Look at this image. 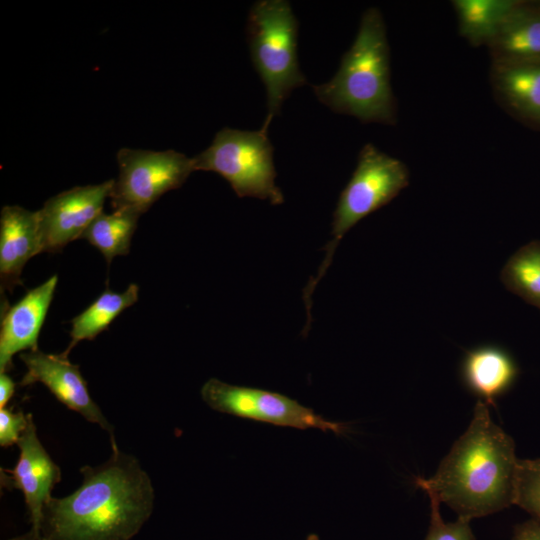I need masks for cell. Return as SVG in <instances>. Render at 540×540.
<instances>
[{"instance_id": "cell-1", "label": "cell", "mask_w": 540, "mask_h": 540, "mask_svg": "<svg viewBox=\"0 0 540 540\" xmlns=\"http://www.w3.org/2000/svg\"><path fill=\"white\" fill-rule=\"evenodd\" d=\"M82 484L44 505L40 533L46 540H130L150 518L151 479L132 455L117 451L105 463L80 469Z\"/></svg>"}, {"instance_id": "cell-2", "label": "cell", "mask_w": 540, "mask_h": 540, "mask_svg": "<svg viewBox=\"0 0 540 540\" xmlns=\"http://www.w3.org/2000/svg\"><path fill=\"white\" fill-rule=\"evenodd\" d=\"M518 460L513 439L478 400L463 435L429 479L416 485L471 521L498 512L514 502Z\"/></svg>"}, {"instance_id": "cell-3", "label": "cell", "mask_w": 540, "mask_h": 540, "mask_svg": "<svg viewBox=\"0 0 540 540\" xmlns=\"http://www.w3.org/2000/svg\"><path fill=\"white\" fill-rule=\"evenodd\" d=\"M313 91L334 112L354 116L363 123H396L390 49L378 8L370 7L363 13L356 38L338 71L328 82L313 86Z\"/></svg>"}, {"instance_id": "cell-4", "label": "cell", "mask_w": 540, "mask_h": 540, "mask_svg": "<svg viewBox=\"0 0 540 540\" xmlns=\"http://www.w3.org/2000/svg\"><path fill=\"white\" fill-rule=\"evenodd\" d=\"M252 63L267 93L268 130L284 100L306 84L297 56L298 21L286 0H259L251 6L246 25Z\"/></svg>"}, {"instance_id": "cell-5", "label": "cell", "mask_w": 540, "mask_h": 540, "mask_svg": "<svg viewBox=\"0 0 540 540\" xmlns=\"http://www.w3.org/2000/svg\"><path fill=\"white\" fill-rule=\"evenodd\" d=\"M409 184L405 163L371 143L359 152L357 166L342 190L333 213L331 239L324 247L325 256L317 274L303 290L307 311L306 326L311 322V296L331 264L333 255L344 235L361 219L388 204Z\"/></svg>"}, {"instance_id": "cell-6", "label": "cell", "mask_w": 540, "mask_h": 540, "mask_svg": "<svg viewBox=\"0 0 540 540\" xmlns=\"http://www.w3.org/2000/svg\"><path fill=\"white\" fill-rule=\"evenodd\" d=\"M267 131H245L225 127L211 145L192 158L194 171H212L222 176L238 197L267 200L272 205L284 202L275 183L273 146Z\"/></svg>"}, {"instance_id": "cell-7", "label": "cell", "mask_w": 540, "mask_h": 540, "mask_svg": "<svg viewBox=\"0 0 540 540\" xmlns=\"http://www.w3.org/2000/svg\"><path fill=\"white\" fill-rule=\"evenodd\" d=\"M116 158L119 175L109 195L114 210L143 214L163 194L182 186L194 171L192 158L174 150L122 148Z\"/></svg>"}, {"instance_id": "cell-8", "label": "cell", "mask_w": 540, "mask_h": 540, "mask_svg": "<svg viewBox=\"0 0 540 540\" xmlns=\"http://www.w3.org/2000/svg\"><path fill=\"white\" fill-rule=\"evenodd\" d=\"M201 397L211 409L244 419L297 429L317 428L337 435L347 430L345 424L327 420L298 401L265 389L210 378L201 388Z\"/></svg>"}, {"instance_id": "cell-9", "label": "cell", "mask_w": 540, "mask_h": 540, "mask_svg": "<svg viewBox=\"0 0 540 540\" xmlns=\"http://www.w3.org/2000/svg\"><path fill=\"white\" fill-rule=\"evenodd\" d=\"M113 182L77 186L49 198L37 211L42 252H58L71 241L81 238L103 212Z\"/></svg>"}, {"instance_id": "cell-10", "label": "cell", "mask_w": 540, "mask_h": 540, "mask_svg": "<svg viewBox=\"0 0 540 540\" xmlns=\"http://www.w3.org/2000/svg\"><path fill=\"white\" fill-rule=\"evenodd\" d=\"M20 359L27 368L20 382L21 386L36 382L44 384L67 408L106 431L110 436L112 452L119 451L113 427L91 398L78 365L72 364L62 353L48 354L40 350L23 352Z\"/></svg>"}, {"instance_id": "cell-11", "label": "cell", "mask_w": 540, "mask_h": 540, "mask_svg": "<svg viewBox=\"0 0 540 540\" xmlns=\"http://www.w3.org/2000/svg\"><path fill=\"white\" fill-rule=\"evenodd\" d=\"M17 445L18 461L12 469L1 468V485L23 493L31 529L40 533L42 510L52 497L54 486L61 480V470L41 444L30 413L28 425Z\"/></svg>"}, {"instance_id": "cell-12", "label": "cell", "mask_w": 540, "mask_h": 540, "mask_svg": "<svg viewBox=\"0 0 540 540\" xmlns=\"http://www.w3.org/2000/svg\"><path fill=\"white\" fill-rule=\"evenodd\" d=\"M57 275L30 289L15 304L2 309L0 326V373L12 367L13 356L20 351H36L38 336L53 300Z\"/></svg>"}, {"instance_id": "cell-13", "label": "cell", "mask_w": 540, "mask_h": 540, "mask_svg": "<svg viewBox=\"0 0 540 540\" xmlns=\"http://www.w3.org/2000/svg\"><path fill=\"white\" fill-rule=\"evenodd\" d=\"M42 252L38 213L6 205L0 217L1 288L12 290L21 283L27 261Z\"/></svg>"}, {"instance_id": "cell-14", "label": "cell", "mask_w": 540, "mask_h": 540, "mask_svg": "<svg viewBox=\"0 0 540 540\" xmlns=\"http://www.w3.org/2000/svg\"><path fill=\"white\" fill-rule=\"evenodd\" d=\"M490 82L502 106L519 118L540 125V61L492 62Z\"/></svg>"}, {"instance_id": "cell-15", "label": "cell", "mask_w": 540, "mask_h": 540, "mask_svg": "<svg viewBox=\"0 0 540 540\" xmlns=\"http://www.w3.org/2000/svg\"><path fill=\"white\" fill-rule=\"evenodd\" d=\"M517 374L513 358L496 345L467 351L461 365L465 386L488 406L494 405L496 399L511 388Z\"/></svg>"}, {"instance_id": "cell-16", "label": "cell", "mask_w": 540, "mask_h": 540, "mask_svg": "<svg viewBox=\"0 0 540 540\" xmlns=\"http://www.w3.org/2000/svg\"><path fill=\"white\" fill-rule=\"evenodd\" d=\"M487 47L492 62H539L540 6L520 2Z\"/></svg>"}, {"instance_id": "cell-17", "label": "cell", "mask_w": 540, "mask_h": 540, "mask_svg": "<svg viewBox=\"0 0 540 540\" xmlns=\"http://www.w3.org/2000/svg\"><path fill=\"white\" fill-rule=\"evenodd\" d=\"M521 1L454 0L460 35L472 46L488 45Z\"/></svg>"}, {"instance_id": "cell-18", "label": "cell", "mask_w": 540, "mask_h": 540, "mask_svg": "<svg viewBox=\"0 0 540 540\" xmlns=\"http://www.w3.org/2000/svg\"><path fill=\"white\" fill-rule=\"evenodd\" d=\"M139 288L130 284L120 293L106 289L82 313L71 320V341L62 353L68 357L70 351L82 340H93L98 334L107 330L109 325L126 308L138 300Z\"/></svg>"}, {"instance_id": "cell-19", "label": "cell", "mask_w": 540, "mask_h": 540, "mask_svg": "<svg viewBox=\"0 0 540 540\" xmlns=\"http://www.w3.org/2000/svg\"><path fill=\"white\" fill-rule=\"evenodd\" d=\"M140 213L133 209L102 212L83 233V239L96 247L109 264L115 256L127 255Z\"/></svg>"}, {"instance_id": "cell-20", "label": "cell", "mask_w": 540, "mask_h": 540, "mask_svg": "<svg viewBox=\"0 0 540 540\" xmlns=\"http://www.w3.org/2000/svg\"><path fill=\"white\" fill-rule=\"evenodd\" d=\"M501 280L510 292L540 309V241L517 250L503 267Z\"/></svg>"}, {"instance_id": "cell-21", "label": "cell", "mask_w": 540, "mask_h": 540, "mask_svg": "<svg viewBox=\"0 0 540 540\" xmlns=\"http://www.w3.org/2000/svg\"><path fill=\"white\" fill-rule=\"evenodd\" d=\"M513 504L540 521V459L518 460Z\"/></svg>"}, {"instance_id": "cell-22", "label": "cell", "mask_w": 540, "mask_h": 540, "mask_svg": "<svg viewBox=\"0 0 540 540\" xmlns=\"http://www.w3.org/2000/svg\"><path fill=\"white\" fill-rule=\"evenodd\" d=\"M430 498V525L425 540H475L470 521L458 518L445 523L440 514V502L432 494Z\"/></svg>"}, {"instance_id": "cell-23", "label": "cell", "mask_w": 540, "mask_h": 540, "mask_svg": "<svg viewBox=\"0 0 540 540\" xmlns=\"http://www.w3.org/2000/svg\"><path fill=\"white\" fill-rule=\"evenodd\" d=\"M28 425V414L14 412L11 408L0 409V445L9 447L17 444Z\"/></svg>"}, {"instance_id": "cell-24", "label": "cell", "mask_w": 540, "mask_h": 540, "mask_svg": "<svg viewBox=\"0 0 540 540\" xmlns=\"http://www.w3.org/2000/svg\"><path fill=\"white\" fill-rule=\"evenodd\" d=\"M513 540H540V521L531 519L517 525Z\"/></svg>"}, {"instance_id": "cell-25", "label": "cell", "mask_w": 540, "mask_h": 540, "mask_svg": "<svg viewBox=\"0 0 540 540\" xmlns=\"http://www.w3.org/2000/svg\"><path fill=\"white\" fill-rule=\"evenodd\" d=\"M15 391V383L6 373H0V409L5 408Z\"/></svg>"}, {"instance_id": "cell-26", "label": "cell", "mask_w": 540, "mask_h": 540, "mask_svg": "<svg viewBox=\"0 0 540 540\" xmlns=\"http://www.w3.org/2000/svg\"><path fill=\"white\" fill-rule=\"evenodd\" d=\"M8 540H46V539L41 535V533H37L34 530L30 529L28 533L10 538Z\"/></svg>"}, {"instance_id": "cell-27", "label": "cell", "mask_w": 540, "mask_h": 540, "mask_svg": "<svg viewBox=\"0 0 540 540\" xmlns=\"http://www.w3.org/2000/svg\"><path fill=\"white\" fill-rule=\"evenodd\" d=\"M306 540H320L317 534L311 533L307 536Z\"/></svg>"}]
</instances>
